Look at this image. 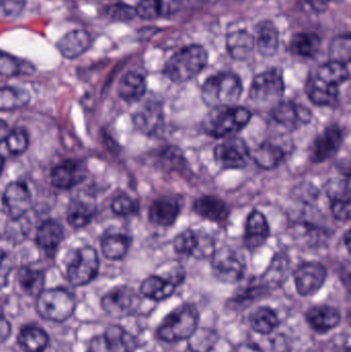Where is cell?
I'll use <instances>...</instances> for the list:
<instances>
[{"label":"cell","instance_id":"obj_1","mask_svg":"<svg viewBox=\"0 0 351 352\" xmlns=\"http://www.w3.org/2000/svg\"><path fill=\"white\" fill-rule=\"evenodd\" d=\"M198 324L197 308L192 304H183L164 318L157 330V338L166 343L187 340L196 332Z\"/></svg>","mask_w":351,"mask_h":352},{"label":"cell","instance_id":"obj_2","mask_svg":"<svg viewBox=\"0 0 351 352\" xmlns=\"http://www.w3.org/2000/svg\"><path fill=\"white\" fill-rule=\"evenodd\" d=\"M208 63V54L201 45L183 47L167 62L164 74L174 82H185L195 78Z\"/></svg>","mask_w":351,"mask_h":352},{"label":"cell","instance_id":"obj_3","mask_svg":"<svg viewBox=\"0 0 351 352\" xmlns=\"http://www.w3.org/2000/svg\"><path fill=\"white\" fill-rule=\"evenodd\" d=\"M240 78L230 72L210 76L202 86V99L208 107H234L242 94Z\"/></svg>","mask_w":351,"mask_h":352},{"label":"cell","instance_id":"obj_4","mask_svg":"<svg viewBox=\"0 0 351 352\" xmlns=\"http://www.w3.org/2000/svg\"><path fill=\"white\" fill-rule=\"evenodd\" d=\"M251 119V113L245 107H216L204 119L203 129L214 138H226L245 129Z\"/></svg>","mask_w":351,"mask_h":352},{"label":"cell","instance_id":"obj_5","mask_svg":"<svg viewBox=\"0 0 351 352\" xmlns=\"http://www.w3.org/2000/svg\"><path fill=\"white\" fill-rule=\"evenodd\" d=\"M76 307L74 296L65 289H45L36 299V310L41 318L54 322H63L71 318Z\"/></svg>","mask_w":351,"mask_h":352},{"label":"cell","instance_id":"obj_6","mask_svg":"<svg viewBox=\"0 0 351 352\" xmlns=\"http://www.w3.org/2000/svg\"><path fill=\"white\" fill-rule=\"evenodd\" d=\"M286 86L282 72L278 69L267 70L258 74L249 90L251 100L262 109L276 107L284 96Z\"/></svg>","mask_w":351,"mask_h":352},{"label":"cell","instance_id":"obj_7","mask_svg":"<svg viewBox=\"0 0 351 352\" xmlns=\"http://www.w3.org/2000/svg\"><path fill=\"white\" fill-rule=\"evenodd\" d=\"M212 270L222 283H238L242 280L247 270L245 256L238 250L224 246L212 254Z\"/></svg>","mask_w":351,"mask_h":352},{"label":"cell","instance_id":"obj_8","mask_svg":"<svg viewBox=\"0 0 351 352\" xmlns=\"http://www.w3.org/2000/svg\"><path fill=\"white\" fill-rule=\"evenodd\" d=\"M98 254L91 246H84L76 250L73 258L67 267V278L74 287L88 285L98 274Z\"/></svg>","mask_w":351,"mask_h":352},{"label":"cell","instance_id":"obj_9","mask_svg":"<svg viewBox=\"0 0 351 352\" xmlns=\"http://www.w3.org/2000/svg\"><path fill=\"white\" fill-rule=\"evenodd\" d=\"M137 346V340L131 333L113 324L102 336L93 339L88 352H134Z\"/></svg>","mask_w":351,"mask_h":352},{"label":"cell","instance_id":"obj_10","mask_svg":"<svg viewBox=\"0 0 351 352\" xmlns=\"http://www.w3.org/2000/svg\"><path fill=\"white\" fill-rule=\"evenodd\" d=\"M139 304V296L127 285L111 289L101 300L103 310L113 318H124L134 314Z\"/></svg>","mask_w":351,"mask_h":352},{"label":"cell","instance_id":"obj_11","mask_svg":"<svg viewBox=\"0 0 351 352\" xmlns=\"http://www.w3.org/2000/svg\"><path fill=\"white\" fill-rule=\"evenodd\" d=\"M185 278V270L181 266H177L167 278L159 275H152L144 279L140 287V293L152 301H163L173 295L177 287L183 283Z\"/></svg>","mask_w":351,"mask_h":352},{"label":"cell","instance_id":"obj_12","mask_svg":"<svg viewBox=\"0 0 351 352\" xmlns=\"http://www.w3.org/2000/svg\"><path fill=\"white\" fill-rule=\"evenodd\" d=\"M327 276V269L321 263H303L294 272L297 292L302 297L315 295L325 285Z\"/></svg>","mask_w":351,"mask_h":352},{"label":"cell","instance_id":"obj_13","mask_svg":"<svg viewBox=\"0 0 351 352\" xmlns=\"http://www.w3.org/2000/svg\"><path fill=\"white\" fill-rule=\"evenodd\" d=\"M216 163L225 169L245 168L251 158V153L245 140L233 138L216 146L214 150Z\"/></svg>","mask_w":351,"mask_h":352},{"label":"cell","instance_id":"obj_14","mask_svg":"<svg viewBox=\"0 0 351 352\" xmlns=\"http://www.w3.org/2000/svg\"><path fill=\"white\" fill-rule=\"evenodd\" d=\"M272 117L278 125L288 131H294L311 121V111L295 102L280 101L272 109Z\"/></svg>","mask_w":351,"mask_h":352},{"label":"cell","instance_id":"obj_15","mask_svg":"<svg viewBox=\"0 0 351 352\" xmlns=\"http://www.w3.org/2000/svg\"><path fill=\"white\" fill-rule=\"evenodd\" d=\"M31 192L25 182H14L6 186L2 202L12 219L25 217L30 208Z\"/></svg>","mask_w":351,"mask_h":352},{"label":"cell","instance_id":"obj_16","mask_svg":"<svg viewBox=\"0 0 351 352\" xmlns=\"http://www.w3.org/2000/svg\"><path fill=\"white\" fill-rule=\"evenodd\" d=\"M343 134L336 127H330L317 136L311 148L310 159L315 163L325 162L333 158L341 148Z\"/></svg>","mask_w":351,"mask_h":352},{"label":"cell","instance_id":"obj_17","mask_svg":"<svg viewBox=\"0 0 351 352\" xmlns=\"http://www.w3.org/2000/svg\"><path fill=\"white\" fill-rule=\"evenodd\" d=\"M135 127L146 135H155L164 124L163 107L157 102H148L140 107L133 116Z\"/></svg>","mask_w":351,"mask_h":352},{"label":"cell","instance_id":"obj_18","mask_svg":"<svg viewBox=\"0 0 351 352\" xmlns=\"http://www.w3.org/2000/svg\"><path fill=\"white\" fill-rule=\"evenodd\" d=\"M306 320L315 332L326 334L339 326L341 314L337 308L332 306H315L307 311Z\"/></svg>","mask_w":351,"mask_h":352},{"label":"cell","instance_id":"obj_19","mask_svg":"<svg viewBox=\"0 0 351 352\" xmlns=\"http://www.w3.org/2000/svg\"><path fill=\"white\" fill-rule=\"evenodd\" d=\"M92 45V37L82 29L70 31L60 38L58 50L66 59H76L86 53Z\"/></svg>","mask_w":351,"mask_h":352},{"label":"cell","instance_id":"obj_20","mask_svg":"<svg viewBox=\"0 0 351 352\" xmlns=\"http://www.w3.org/2000/svg\"><path fill=\"white\" fill-rule=\"evenodd\" d=\"M181 212L179 201L170 197L155 200L148 210L150 223L159 227H170L177 221Z\"/></svg>","mask_w":351,"mask_h":352},{"label":"cell","instance_id":"obj_21","mask_svg":"<svg viewBox=\"0 0 351 352\" xmlns=\"http://www.w3.org/2000/svg\"><path fill=\"white\" fill-rule=\"evenodd\" d=\"M270 235L269 223L263 213L251 211L245 226V243L249 250H256L265 243Z\"/></svg>","mask_w":351,"mask_h":352},{"label":"cell","instance_id":"obj_22","mask_svg":"<svg viewBox=\"0 0 351 352\" xmlns=\"http://www.w3.org/2000/svg\"><path fill=\"white\" fill-rule=\"evenodd\" d=\"M269 293V289L260 281V279L253 278L249 281V285L240 287L227 304L232 310L247 309L251 303L265 297Z\"/></svg>","mask_w":351,"mask_h":352},{"label":"cell","instance_id":"obj_23","mask_svg":"<svg viewBox=\"0 0 351 352\" xmlns=\"http://www.w3.org/2000/svg\"><path fill=\"white\" fill-rule=\"evenodd\" d=\"M84 179L82 166L74 161H65L56 166L51 173L52 184L56 188L67 190Z\"/></svg>","mask_w":351,"mask_h":352},{"label":"cell","instance_id":"obj_24","mask_svg":"<svg viewBox=\"0 0 351 352\" xmlns=\"http://www.w3.org/2000/svg\"><path fill=\"white\" fill-rule=\"evenodd\" d=\"M194 211L203 219L220 223L228 219L229 209L222 199L216 196H202L194 202Z\"/></svg>","mask_w":351,"mask_h":352},{"label":"cell","instance_id":"obj_25","mask_svg":"<svg viewBox=\"0 0 351 352\" xmlns=\"http://www.w3.org/2000/svg\"><path fill=\"white\" fill-rule=\"evenodd\" d=\"M258 166L263 169H274L286 158V150L278 142H265L251 154Z\"/></svg>","mask_w":351,"mask_h":352},{"label":"cell","instance_id":"obj_26","mask_svg":"<svg viewBox=\"0 0 351 352\" xmlns=\"http://www.w3.org/2000/svg\"><path fill=\"white\" fill-rule=\"evenodd\" d=\"M255 43L265 57L275 55L280 45V33L271 21H264L258 25Z\"/></svg>","mask_w":351,"mask_h":352},{"label":"cell","instance_id":"obj_27","mask_svg":"<svg viewBox=\"0 0 351 352\" xmlns=\"http://www.w3.org/2000/svg\"><path fill=\"white\" fill-rule=\"evenodd\" d=\"M255 47V37L245 30L234 31L227 36V50L233 59L245 61L251 57Z\"/></svg>","mask_w":351,"mask_h":352},{"label":"cell","instance_id":"obj_28","mask_svg":"<svg viewBox=\"0 0 351 352\" xmlns=\"http://www.w3.org/2000/svg\"><path fill=\"white\" fill-rule=\"evenodd\" d=\"M129 236L117 231H109L101 239V250L109 260H122L127 254L130 246Z\"/></svg>","mask_w":351,"mask_h":352},{"label":"cell","instance_id":"obj_29","mask_svg":"<svg viewBox=\"0 0 351 352\" xmlns=\"http://www.w3.org/2000/svg\"><path fill=\"white\" fill-rule=\"evenodd\" d=\"M117 91H119L120 97L126 102H136L146 94V78L138 72H128L120 82Z\"/></svg>","mask_w":351,"mask_h":352},{"label":"cell","instance_id":"obj_30","mask_svg":"<svg viewBox=\"0 0 351 352\" xmlns=\"http://www.w3.org/2000/svg\"><path fill=\"white\" fill-rule=\"evenodd\" d=\"M306 92L311 102L319 107L333 105L339 95L338 87L330 86L317 78L308 80Z\"/></svg>","mask_w":351,"mask_h":352},{"label":"cell","instance_id":"obj_31","mask_svg":"<svg viewBox=\"0 0 351 352\" xmlns=\"http://www.w3.org/2000/svg\"><path fill=\"white\" fill-rule=\"evenodd\" d=\"M49 342L47 333L38 327H24L18 336L19 345L24 352H43Z\"/></svg>","mask_w":351,"mask_h":352},{"label":"cell","instance_id":"obj_32","mask_svg":"<svg viewBox=\"0 0 351 352\" xmlns=\"http://www.w3.org/2000/svg\"><path fill=\"white\" fill-rule=\"evenodd\" d=\"M249 324L255 332L270 335L280 327L278 314L270 307H259L249 314Z\"/></svg>","mask_w":351,"mask_h":352},{"label":"cell","instance_id":"obj_33","mask_svg":"<svg viewBox=\"0 0 351 352\" xmlns=\"http://www.w3.org/2000/svg\"><path fill=\"white\" fill-rule=\"evenodd\" d=\"M63 228L55 221H47L36 232V242L39 248L47 252H53L63 239Z\"/></svg>","mask_w":351,"mask_h":352},{"label":"cell","instance_id":"obj_34","mask_svg":"<svg viewBox=\"0 0 351 352\" xmlns=\"http://www.w3.org/2000/svg\"><path fill=\"white\" fill-rule=\"evenodd\" d=\"M94 206L87 201L76 199L68 205L67 221L72 228L86 227L94 217Z\"/></svg>","mask_w":351,"mask_h":352},{"label":"cell","instance_id":"obj_35","mask_svg":"<svg viewBox=\"0 0 351 352\" xmlns=\"http://www.w3.org/2000/svg\"><path fill=\"white\" fill-rule=\"evenodd\" d=\"M317 78L330 86L338 87L350 78V72L346 63L331 60L319 68Z\"/></svg>","mask_w":351,"mask_h":352},{"label":"cell","instance_id":"obj_36","mask_svg":"<svg viewBox=\"0 0 351 352\" xmlns=\"http://www.w3.org/2000/svg\"><path fill=\"white\" fill-rule=\"evenodd\" d=\"M30 95L24 89L16 87H0V111H16L26 107Z\"/></svg>","mask_w":351,"mask_h":352},{"label":"cell","instance_id":"obj_37","mask_svg":"<svg viewBox=\"0 0 351 352\" xmlns=\"http://www.w3.org/2000/svg\"><path fill=\"white\" fill-rule=\"evenodd\" d=\"M291 49L301 57H315L321 49V38L315 33H297L291 41Z\"/></svg>","mask_w":351,"mask_h":352},{"label":"cell","instance_id":"obj_38","mask_svg":"<svg viewBox=\"0 0 351 352\" xmlns=\"http://www.w3.org/2000/svg\"><path fill=\"white\" fill-rule=\"evenodd\" d=\"M29 140L23 129H14L10 132L3 140H0V157L19 156L26 152Z\"/></svg>","mask_w":351,"mask_h":352},{"label":"cell","instance_id":"obj_39","mask_svg":"<svg viewBox=\"0 0 351 352\" xmlns=\"http://www.w3.org/2000/svg\"><path fill=\"white\" fill-rule=\"evenodd\" d=\"M34 72L32 64L19 59L6 52L0 51V76L5 78L29 76Z\"/></svg>","mask_w":351,"mask_h":352},{"label":"cell","instance_id":"obj_40","mask_svg":"<svg viewBox=\"0 0 351 352\" xmlns=\"http://www.w3.org/2000/svg\"><path fill=\"white\" fill-rule=\"evenodd\" d=\"M173 248L177 254L183 256H195L198 254L205 256L202 238L193 230H185L177 235L173 241Z\"/></svg>","mask_w":351,"mask_h":352},{"label":"cell","instance_id":"obj_41","mask_svg":"<svg viewBox=\"0 0 351 352\" xmlns=\"http://www.w3.org/2000/svg\"><path fill=\"white\" fill-rule=\"evenodd\" d=\"M18 283L25 293L38 296L43 291L45 275L41 270L24 267L19 271Z\"/></svg>","mask_w":351,"mask_h":352},{"label":"cell","instance_id":"obj_42","mask_svg":"<svg viewBox=\"0 0 351 352\" xmlns=\"http://www.w3.org/2000/svg\"><path fill=\"white\" fill-rule=\"evenodd\" d=\"M288 272V262L284 258H276L268 270L260 277V281L268 289H276L286 279Z\"/></svg>","mask_w":351,"mask_h":352},{"label":"cell","instance_id":"obj_43","mask_svg":"<svg viewBox=\"0 0 351 352\" xmlns=\"http://www.w3.org/2000/svg\"><path fill=\"white\" fill-rule=\"evenodd\" d=\"M189 340L191 352H210L218 342V335L210 329H197Z\"/></svg>","mask_w":351,"mask_h":352},{"label":"cell","instance_id":"obj_44","mask_svg":"<svg viewBox=\"0 0 351 352\" xmlns=\"http://www.w3.org/2000/svg\"><path fill=\"white\" fill-rule=\"evenodd\" d=\"M351 39L350 35H341L333 39L330 47L332 60L348 64L350 60Z\"/></svg>","mask_w":351,"mask_h":352},{"label":"cell","instance_id":"obj_45","mask_svg":"<svg viewBox=\"0 0 351 352\" xmlns=\"http://www.w3.org/2000/svg\"><path fill=\"white\" fill-rule=\"evenodd\" d=\"M111 210L119 217H128L138 210L137 202L128 195L121 194L111 202Z\"/></svg>","mask_w":351,"mask_h":352},{"label":"cell","instance_id":"obj_46","mask_svg":"<svg viewBox=\"0 0 351 352\" xmlns=\"http://www.w3.org/2000/svg\"><path fill=\"white\" fill-rule=\"evenodd\" d=\"M106 14L113 20L122 21V22L131 21L132 19L135 18V16H137L135 8L124 3H117L107 6Z\"/></svg>","mask_w":351,"mask_h":352},{"label":"cell","instance_id":"obj_47","mask_svg":"<svg viewBox=\"0 0 351 352\" xmlns=\"http://www.w3.org/2000/svg\"><path fill=\"white\" fill-rule=\"evenodd\" d=\"M135 10L136 14L144 20H152L161 16L159 0H141Z\"/></svg>","mask_w":351,"mask_h":352},{"label":"cell","instance_id":"obj_48","mask_svg":"<svg viewBox=\"0 0 351 352\" xmlns=\"http://www.w3.org/2000/svg\"><path fill=\"white\" fill-rule=\"evenodd\" d=\"M26 0H0V16L16 18L22 14Z\"/></svg>","mask_w":351,"mask_h":352},{"label":"cell","instance_id":"obj_49","mask_svg":"<svg viewBox=\"0 0 351 352\" xmlns=\"http://www.w3.org/2000/svg\"><path fill=\"white\" fill-rule=\"evenodd\" d=\"M328 192H329V196L331 197L332 200L350 199V182H348V179H334L331 184H329Z\"/></svg>","mask_w":351,"mask_h":352},{"label":"cell","instance_id":"obj_50","mask_svg":"<svg viewBox=\"0 0 351 352\" xmlns=\"http://www.w3.org/2000/svg\"><path fill=\"white\" fill-rule=\"evenodd\" d=\"M332 213L339 221H348L350 219V199L332 201Z\"/></svg>","mask_w":351,"mask_h":352},{"label":"cell","instance_id":"obj_51","mask_svg":"<svg viewBox=\"0 0 351 352\" xmlns=\"http://www.w3.org/2000/svg\"><path fill=\"white\" fill-rule=\"evenodd\" d=\"M161 16H171L179 10V0H159Z\"/></svg>","mask_w":351,"mask_h":352},{"label":"cell","instance_id":"obj_52","mask_svg":"<svg viewBox=\"0 0 351 352\" xmlns=\"http://www.w3.org/2000/svg\"><path fill=\"white\" fill-rule=\"evenodd\" d=\"M12 334V326L10 322L3 316H0V345L8 340Z\"/></svg>","mask_w":351,"mask_h":352},{"label":"cell","instance_id":"obj_53","mask_svg":"<svg viewBox=\"0 0 351 352\" xmlns=\"http://www.w3.org/2000/svg\"><path fill=\"white\" fill-rule=\"evenodd\" d=\"M234 352H264L261 347L253 343H242L238 345Z\"/></svg>","mask_w":351,"mask_h":352},{"label":"cell","instance_id":"obj_54","mask_svg":"<svg viewBox=\"0 0 351 352\" xmlns=\"http://www.w3.org/2000/svg\"><path fill=\"white\" fill-rule=\"evenodd\" d=\"M304 1H306L309 6H313L315 10H319L321 8H324L325 6H327L330 0H304Z\"/></svg>","mask_w":351,"mask_h":352},{"label":"cell","instance_id":"obj_55","mask_svg":"<svg viewBox=\"0 0 351 352\" xmlns=\"http://www.w3.org/2000/svg\"><path fill=\"white\" fill-rule=\"evenodd\" d=\"M10 258H8V254L5 252L0 250V274H2L4 270H6L10 264Z\"/></svg>","mask_w":351,"mask_h":352},{"label":"cell","instance_id":"obj_56","mask_svg":"<svg viewBox=\"0 0 351 352\" xmlns=\"http://www.w3.org/2000/svg\"><path fill=\"white\" fill-rule=\"evenodd\" d=\"M346 244L348 246V250H350V231L346 234Z\"/></svg>","mask_w":351,"mask_h":352},{"label":"cell","instance_id":"obj_57","mask_svg":"<svg viewBox=\"0 0 351 352\" xmlns=\"http://www.w3.org/2000/svg\"><path fill=\"white\" fill-rule=\"evenodd\" d=\"M4 166V159L2 157H0V173H1L2 169H3Z\"/></svg>","mask_w":351,"mask_h":352},{"label":"cell","instance_id":"obj_58","mask_svg":"<svg viewBox=\"0 0 351 352\" xmlns=\"http://www.w3.org/2000/svg\"><path fill=\"white\" fill-rule=\"evenodd\" d=\"M5 127H6L5 122L1 121V120H0V130L4 129V128H5Z\"/></svg>","mask_w":351,"mask_h":352},{"label":"cell","instance_id":"obj_59","mask_svg":"<svg viewBox=\"0 0 351 352\" xmlns=\"http://www.w3.org/2000/svg\"><path fill=\"white\" fill-rule=\"evenodd\" d=\"M330 1H332V0H330Z\"/></svg>","mask_w":351,"mask_h":352}]
</instances>
